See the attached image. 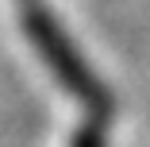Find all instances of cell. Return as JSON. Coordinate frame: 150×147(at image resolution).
Returning <instances> with one entry per match:
<instances>
[{"mask_svg": "<svg viewBox=\"0 0 150 147\" xmlns=\"http://www.w3.org/2000/svg\"><path fill=\"white\" fill-rule=\"evenodd\" d=\"M23 31H27V39H31V47L39 50V58L46 62V70L54 74V81L62 85L69 97H77L88 108H96L100 116L112 112V93L100 85V77L93 74V66L81 58V50L73 47V39L62 31V23H58L50 12L31 8L23 16Z\"/></svg>", "mask_w": 150, "mask_h": 147, "instance_id": "cell-1", "label": "cell"}, {"mask_svg": "<svg viewBox=\"0 0 150 147\" xmlns=\"http://www.w3.org/2000/svg\"><path fill=\"white\" fill-rule=\"evenodd\" d=\"M69 147H104V136H100V128L85 124V128L73 132V143H69Z\"/></svg>", "mask_w": 150, "mask_h": 147, "instance_id": "cell-2", "label": "cell"}]
</instances>
